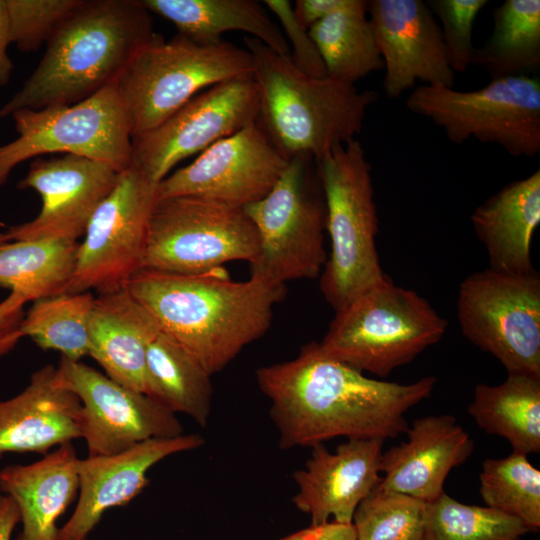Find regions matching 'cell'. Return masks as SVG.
<instances>
[{
	"instance_id": "1",
	"label": "cell",
	"mask_w": 540,
	"mask_h": 540,
	"mask_svg": "<svg viewBox=\"0 0 540 540\" xmlns=\"http://www.w3.org/2000/svg\"><path fill=\"white\" fill-rule=\"evenodd\" d=\"M256 379L283 449L336 437L395 438L409 427L405 413L430 397L437 383L434 376L408 384L367 377L323 354L317 342L294 359L260 367Z\"/></svg>"
},
{
	"instance_id": "2",
	"label": "cell",
	"mask_w": 540,
	"mask_h": 540,
	"mask_svg": "<svg viewBox=\"0 0 540 540\" xmlns=\"http://www.w3.org/2000/svg\"><path fill=\"white\" fill-rule=\"evenodd\" d=\"M126 289L211 375L267 332L286 295V286L236 281L224 267L190 275L140 269Z\"/></svg>"
},
{
	"instance_id": "3",
	"label": "cell",
	"mask_w": 540,
	"mask_h": 540,
	"mask_svg": "<svg viewBox=\"0 0 540 540\" xmlns=\"http://www.w3.org/2000/svg\"><path fill=\"white\" fill-rule=\"evenodd\" d=\"M141 0H83L48 40L32 74L1 108L0 119L20 109L73 105L117 81L156 35Z\"/></svg>"
},
{
	"instance_id": "4",
	"label": "cell",
	"mask_w": 540,
	"mask_h": 540,
	"mask_svg": "<svg viewBox=\"0 0 540 540\" xmlns=\"http://www.w3.org/2000/svg\"><path fill=\"white\" fill-rule=\"evenodd\" d=\"M253 58L259 93L258 124L288 159L309 154L316 160L361 133L368 108L379 96L330 77L300 71L256 38L244 37Z\"/></svg>"
},
{
	"instance_id": "5",
	"label": "cell",
	"mask_w": 540,
	"mask_h": 540,
	"mask_svg": "<svg viewBox=\"0 0 540 540\" xmlns=\"http://www.w3.org/2000/svg\"><path fill=\"white\" fill-rule=\"evenodd\" d=\"M316 161L330 239L320 290L337 312L388 276L376 247L379 220L372 167L362 143L353 139L337 145Z\"/></svg>"
},
{
	"instance_id": "6",
	"label": "cell",
	"mask_w": 540,
	"mask_h": 540,
	"mask_svg": "<svg viewBox=\"0 0 540 540\" xmlns=\"http://www.w3.org/2000/svg\"><path fill=\"white\" fill-rule=\"evenodd\" d=\"M447 327L427 299L387 277L335 312L317 343L332 359L387 377L438 343Z\"/></svg>"
},
{
	"instance_id": "7",
	"label": "cell",
	"mask_w": 540,
	"mask_h": 540,
	"mask_svg": "<svg viewBox=\"0 0 540 540\" xmlns=\"http://www.w3.org/2000/svg\"><path fill=\"white\" fill-rule=\"evenodd\" d=\"M253 75L247 49L230 42L197 44L177 34L165 41L156 34L117 79L131 136L146 133L203 90Z\"/></svg>"
},
{
	"instance_id": "8",
	"label": "cell",
	"mask_w": 540,
	"mask_h": 540,
	"mask_svg": "<svg viewBox=\"0 0 540 540\" xmlns=\"http://www.w3.org/2000/svg\"><path fill=\"white\" fill-rule=\"evenodd\" d=\"M244 210L259 239L250 277L285 286L292 280L321 275L328 257L326 205L313 156L292 157L271 191Z\"/></svg>"
},
{
	"instance_id": "9",
	"label": "cell",
	"mask_w": 540,
	"mask_h": 540,
	"mask_svg": "<svg viewBox=\"0 0 540 540\" xmlns=\"http://www.w3.org/2000/svg\"><path fill=\"white\" fill-rule=\"evenodd\" d=\"M406 106L442 128L455 144L474 138L497 144L512 157L531 158L540 151L538 77L494 78L472 91L423 84L408 96Z\"/></svg>"
},
{
	"instance_id": "10",
	"label": "cell",
	"mask_w": 540,
	"mask_h": 540,
	"mask_svg": "<svg viewBox=\"0 0 540 540\" xmlns=\"http://www.w3.org/2000/svg\"><path fill=\"white\" fill-rule=\"evenodd\" d=\"M258 251L244 208L195 196L162 198L150 214L141 269L200 274L228 262L250 264Z\"/></svg>"
},
{
	"instance_id": "11",
	"label": "cell",
	"mask_w": 540,
	"mask_h": 540,
	"mask_svg": "<svg viewBox=\"0 0 540 540\" xmlns=\"http://www.w3.org/2000/svg\"><path fill=\"white\" fill-rule=\"evenodd\" d=\"M18 137L0 146V187L22 162L60 152L88 157L118 172L132 164V136L116 81L73 105L11 114Z\"/></svg>"
},
{
	"instance_id": "12",
	"label": "cell",
	"mask_w": 540,
	"mask_h": 540,
	"mask_svg": "<svg viewBox=\"0 0 540 540\" xmlns=\"http://www.w3.org/2000/svg\"><path fill=\"white\" fill-rule=\"evenodd\" d=\"M463 336L495 357L508 374L540 377V275L486 268L460 284Z\"/></svg>"
},
{
	"instance_id": "13",
	"label": "cell",
	"mask_w": 540,
	"mask_h": 540,
	"mask_svg": "<svg viewBox=\"0 0 540 540\" xmlns=\"http://www.w3.org/2000/svg\"><path fill=\"white\" fill-rule=\"evenodd\" d=\"M157 186L133 163L119 173L88 222L67 293L95 290L101 295L126 288L141 269Z\"/></svg>"
},
{
	"instance_id": "14",
	"label": "cell",
	"mask_w": 540,
	"mask_h": 540,
	"mask_svg": "<svg viewBox=\"0 0 540 540\" xmlns=\"http://www.w3.org/2000/svg\"><path fill=\"white\" fill-rule=\"evenodd\" d=\"M258 114L253 75L220 82L154 129L132 137V163L159 184L180 161L256 122Z\"/></svg>"
},
{
	"instance_id": "15",
	"label": "cell",
	"mask_w": 540,
	"mask_h": 540,
	"mask_svg": "<svg viewBox=\"0 0 540 540\" xmlns=\"http://www.w3.org/2000/svg\"><path fill=\"white\" fill-rule=\"evenodd\" d=\"M56 375L81 402V438L88 456L114 455L149 439L183 434L176 414L80 361L61 357Z\"/></svg>"
},
{
	"instance_id": "16",
	"label": "cell",
	"mask_w": 540,
	"mask_h": 540,
	"mask_svg": "<svg viewBox=\"0 0 540 540\" xmlns=\"http://www.w3.org/2000/svg\"><path fill=\"white\" fill-rule=\"evenodd\" d=\"M288 163L256 121L165 177L157 186V199L195 196L244 208L271 191Z\"/></svg>"
},
{
	"instance_id": "17",
	"label": "cell",
	"mask_w": 540,
	"mask_h": 540,
	"mask_svg": "<svg viewBox=\"0 0 540 540\" xmlns=\"http://www.w3.org/2000/svg\"><path fill=\"white\" fill-rule=\"evenodd\" d=\"M119 173L104 162L74 154L36 158L17 187L35 190L42 200L41 210L34 219L0 234V241H77L99 204L114 188Z\"/></svg>"
},
{
	"instance_id": "18",
	"label": "cell",
	"mask_w": 540,
	"mask_h": 540,
	"mask_svg": "<svg viewBox=\"0 0 540 540\" xmlns=\"http://www.w3.org/2000/svg\"><path fill=\"white\" fill-rule=\"evenodd\" d=\"M367 13L383 59L390 99L415 86H454L440 25L422 0H369Z\"/></svg>"
},
{
	"instance_id": "19",
	"label": "cell",
	"mask_w": 540,
	"mask_h": 540,
	"mask_svg": "<svg viewBox=\"0 0 540 540\" xmlns=\"http://www.w3.org/2000/svg\"><path fill=\"white\" fill-rule=\"evenodd\" d=\"M379 438H350L329 451L312 446L304 468L293 474L297 492L293 503L312 526L330 522L351 524L359 503L381 482L384 444Z\"/></svg>"
},
{
	"instance_id": "20",
	"label": "cell",
	"mask_w": 540,
	"mask_h": 540,
	"mask_svg": "<svg viewBox=\"0 0 540 540\" xmlns=\"http://www.w3.org/2000/svg\"><path fill=\"white\" fill-rule=\"evenodd\" d=\"M199 434L143 441L118 454L87 456L78 464V501L58 540H87L106 511L123 506L148 484V471L161 460L201 447Z\"/></svg>"
},
{
	"instance_id": "21",
	"label": "cell",
	"mask_w": 540,
	"mask_h": 540,
	"mask_svg": "<svg viewBox=\"0 0 540 540\" xmlns=\"http://www.w3.org/2000/svg\"><path fill=\"white\" fill-rule=\"evenodd\" d=\"M405 433L406 441L382 452L378 485L432 502L444 493L450 471L472 455L474 442L449 414L416 419Z\"/></svg>"
},
{
	"instance_id": "22",
	"label": "cell",
	"mask_w": 540,
	"mask_h": 540,
	"mask_svg": "<svg viewBox=\"0 0 540 540\" xmlns=\"http://www.w3.org/2000/svg\"><path fill=\"white\" fill-rule=\"evenodd\" d=\"M80 413V400L59 383L56 367L43 366L20 393L0 400V460L8 453L46 455L80 439Z\"/></svg>"
},
{
	"instance_id": "23",
	"label": "cell",
	"mask_w": 540,
	"mask_h": 540,
	"mask_svg": "<svg viewBox=\"0 0 540 540\" xmlns=\"http://www.w3.org/2000/svg\"><path fill=\"white\" fill-rule=\"evenodd\" d=\"M160 329L125 289L95 297L89 319V356L116 383L146 394V356Z\"/></svg>"
},
{
	"instance_id": "24",
	"label": "cell",
	"mask_w": 540,
	"mask_h": 540,
	"mask_svg": "<svg viewBox=\"0 0 540 540\" xmlns=\"http://www.w3.org/2000/svg\"><path fill=\"white\" fill-rule=\"evenodd\" d=\"M79 460L69 442L31 464L0 470V491L14 500L20 514L16 540H58L56 521L78 496Z\"/></svg>"
},
{
	"instance_id": "25",
	"label": "cell",
	"mask_w": 540,
	"mask_h": 540,
	"mask_svg": "<svg viewBox=\"0 0 540 540\" xmlns=\"http://www.w3.org/2000/svg\"><path fill=\"white\" fill-rule=\"evenodd\" d=\"M489 268L511 274L535 271L531 242L540 224V170L510 182L471 214Z\"/></svg>"
},
{
	"instance_id": "26",
	"label": "cell",
	"mask_w": 540,
	"mask_h": 540,
	"mask_svg": "<svg viewBox=\"0 0 540 540\" xmlns=\"http://www.w3.org/2000/svg\"><path fill=\"white\" fill-rule=\"evenodd\" d=\"M143 5L175 25L178 34L201 45L223 41L222 34L242 31L283 56L289 45L263 3L254 0H141Z\"/></svg>"
},
{
	"instance_id": "27",
	"label": "cell",
	"mask_w": 540,
	"mask_h": 540,
	"mask_svg": "<svg viewBox=\"0 0 540 540\" xmlns=\"http://www.w3.org/2000/svg\"><path fill=\"white\" fill-rule=\"evenodd\" d=\"M468 412L486 433L506 439L513 453L540 452V377L508 374L498 385L479 383Z\"/></svg>"
},
{
	"instance_id": "28",
	"label": "cell",
	"mask_w": 540,
	"mask_h": 540,
	"mask_svg": "<svg viewBox=\"0 0 540 540\" xmlns=\"http://www.w3.org/2000/svg\"><path fill=\"white\" fill-rule=\"evenodd\" d=\"M211 374L184 347L159 332L146 356V395L205 427L212 408Z\"/></svg>"
},
{
	"instance_id": "29",
	"label": "cell",
	"mask_w": 540,
	"mask_h": 540,
	"mask_svg": "<svg viewBox=\"0 0 540 540\" xmlns=\"http://www.w3.org/2000/svg\"><path fill=\"white\" fill-rule=\"evenodd\" d=\"M78 248L77 241L57 238L0 241V288L25 302L67 293Z\"/></svg>"
},
{
	"instance_id": "30",
	"label": "cell",
	"mask_w": 540,
	"mask_h": 540,
	"mask_svg": "<svg viewBox=\"0 0 540 540\" xmlns=\"http://www.w3.org/2000/svg\"><path fill=\"white\" fill-rule=\"evenodd\" d=\"M367 7V0H349L345 7L309 28L328 77L354 84L383 69Z\"/></svg>"
},
{
	"instance_id": "31",
	"label": "cell",
	"mask_w": 540,
	"mask_h": 540,
	"mask_svg": "<svg viewBox=\"0 0 540 540\" xmlns=\"http://www.w3.org/2000/svg\"><path fill=\"white\" fill-rule=\"evenodd\" d=\"M493 30L474 48L471 65L491 79L525 75L540 67V1L505 0L493 12Z\"/></svg>"
},
{
	"instance_id": "32",
	"label": "cell",
	"mask_w": 540,
	"mask_h": 540,
	"mask_svg": "<svg viewBox=\"0 0 540 540\" xmlns=\"http://www.w3.org/2000/svg\"><path fill=\"white\" fill-rule=\"evenodd\" d=\"M95 297L91 292L64 293L33 303L21 331L43 350H54L72 361L89 355V319Z\"/></svg>"
},
{
	"instance_id": "33",
	"label": "cell",
	"mask_w": 540,
	"mask_h": 540,
	"mask_svg": "<svg viewBox=\"0 0 540 540\" xmlns=\"http://www.w3.org/2000/svg\"><path fill=\"white\" fill-rule=\"evenodd\" d=\"M480 495L487 507L513 516L529 531L540 528V470L526 455L511 453L486 459L482 465Z\"/></svg>"
},
{
	"instance_id": "34",
	"label": "cell",
	"mask_w": 540,
	"mask_h": 540,
	"mask_svg": "<svg viewBox=\"0 0 540 540\" xmlns=\"http://www.w3.org/2000/svg\"><path fill=\"white\" fill-rule=\"evenodd\" d=\"M527 532L513 516L461 503L444 492L426 503L422 540H520Z\"/></svg>"
},
{
	"instance_id": "35",
	"label": "cell",
	"mask_w": 540,
	"mask_h": 540,
	"mask_svg": "<svg viewBox=\"0 0 540 540\" xmlns=\"http://www.w3.org/2000/svg\"><path fill=\"white\" fill-rule=\"evenodd\" d=\"M426 503L377 485L357 506L356 540H422Z\"/></svg>"
},
{
	"instance_id": "36",
	"label": "cell",
	"mask_w": 540,
	"mask_h": 540,
	"mask_svg": "<svg viewBox=\"0 0 540 540\" xmlns=\"http://www.w3.org/2000/svg\"><path fill=\"white\" fill-rule=\"evenodd\" d=\"M83 0H6L11 43L32 52L48 42Z\"/></svg>"
},
{
	"instance_id": "37",
	"label": "cell",
	"mask_w": 540,
	"mask_h": 540,
	"mask_svg": "<svg viewBox=\"0 0 540 540\" xmlns=\"http://www.w3.org/2000/svg\"><path fill=\"white\" fill-rule=\"evenodd\" d=\"M488 3L487 0L426 1L435 18L441 22L440 29L448 62L454 73H463L471 65L474 22Z\"/></svg>"
},
{
	"instance_id": "38",
	"label": "cell",
	"mask_w": 540,
	"mask_h": 540,
	"mask_svg": "<svg viewBox=\"0 0 540 540\" xmlns=\"http://www.w3.org/2000/svg\"><path fill=\"white\" fill-rule=\"evenodd\" d=\"M262 3L267 10L275 15L289 48L292 46L290 59L293 64L311 77H327L320 52L309 31L296 19L291 2L288 0H264Z\"/></svg>"
},
{
	"instance_id": "39",
	"label": "cell",
	"mask_w": 540,
	"mask_h": 540,
	"mask_svg": "<svg viewBox=\"0 0 540 540\" xmlns=\"http://www.w3.org/2000/svg\"><path fill=\"white\" fill-rule=\"evenodd\" d=\"M25 303L15 293H10L0 302V359L9 354L23 338L21 324Z\"/></svg>"
},
{
	"instance_id": "40",
	"label": "cell",
	"mask_w": 540,
	"mask_h": 540,
	"mask_svg": "<svg viewBox=\"0 0 540 540\" xmlns=\"http://www.w3.org/2000/svg\"><path fill=\"white\" fill-rule=\"evenodd\" d=\"M349 0H296L293 11L298 22L307 30L348 4Z\"/></svg>"
},
{
	"instance_id": "41",
	"label": "cell",
	"mask_w": 540,
	"mask_h": 540,
	"mask_svg": "<svg viewBox=\"0 0 540 540\" xmlns=\"http://www.w3.org/2000/svg\"><path fill=\"white\" fill-rule=\"evenodd\" d=\"M11 44L6 0H0V86L9 83L14 65L7 53Z\"/></svg>"
},
{
	"instance_id": "42",
	"label": "cell",
	"mask_w": 540,
	"mask_h": 540,
	"mask_svg": "<svg viewBox=\"0 0 540 540\" xmlns=\"http://www.w3.org/2000/svg\"><path fill=\"white\" fill-rule=\"evenodd\" d=\"M20 523V514L14 500L0 494V540H11L15 527Z\"/></svg>"
},
{
	"instance_id": "43",
	"label": "cell",
	"mask_w": 540,
	"mask_h": 540,
	"mask_svg": "<svg viewBox=\"0 0 540 540\" xmlns=\"http://www.w3.org/2000/svg\"><path fill=\"white\" fill-rule=\"evenodd\" d=\"M319 540H356L351 524H340L333 521L321 525Z\"/></svg>"
},
{
	"instance_id": "44",
	"label": "cell",
	"mask_w": 540,
	"mask_h": 540,
	"mask_svg": "<svg viewBox=\"0 0 540 540\" xmlns=\"http://www.w3.org/2000/svg\"><path fill=\"white\" fill-rule=\"evenodd\" d=\"M321 533V525L312 526L297 531L288 536L282 537L279 540H319Z\"/></svg>"
}]
</instances>
